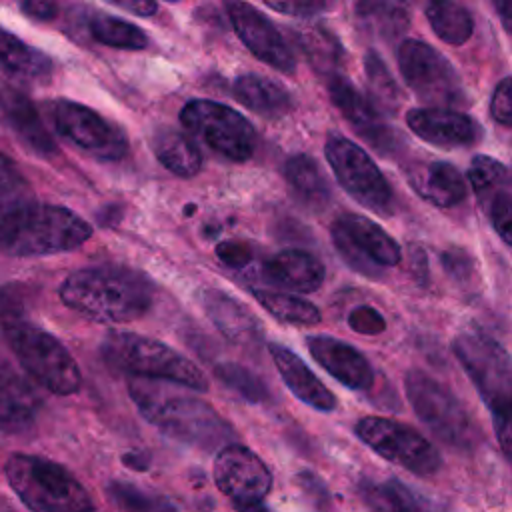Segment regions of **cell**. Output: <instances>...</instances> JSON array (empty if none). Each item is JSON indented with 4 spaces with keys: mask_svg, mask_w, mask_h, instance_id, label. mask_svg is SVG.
<instances>
[{
    "mask_svg": "<svg viewBox=\"0 0 512 512\" xmlns=\"http://www.w3.org/2000/svg\"><path fill=\"white\" fill-rule=\"evenodd\" d=\"M92 232L70 208L28 200L0 216V252L16 258L72 252L88 242Z\"/></svg>",
    "mask_w": 512,
    "mask_h": 512,
    "instance_id": "cell-3",
    "label": "cell"
},
{
    "mask_svg": "<svg viewBox=\"0 0 512 512\" xmlns=\"http://www.w3.org/2000/svg\"><path fill=\"white\" fill-rule=\"evenodd\" d=\"M100 350L110 366L130 376L168 380L196 392L208 390L204 372L160 340L134 332H108Z\"/></svg>",
    "mask_w": 512,
    "mask_h": 512,
    "instance_id": "cell-6",
    "label": "cell"
},
{
    "mask_svg": "<svg viewBox=\"0 0 512 512\" xmlns=\"http://www.w3.org/2000/svg\"><path fill=\"white\" fill-rule=\"evenodd\" d=\"M506 178V166L492 156L478 154L472 158L468 168V180L478 196L492 194Z\"/></svg>",
    "mask_w": 512,
    "mask_h": 512,
    "instance_id": "cell-40",
    "label": "cell"
},
{
    "mask_svg": "<svg viewBox=\"0 0 512 512\" xmlns=\"http://www.w3.org/2000/svg\"><path fill=\"white\" fill-rule=\"evenodd\" d=\"M404 388L416 416L438 440L458 450H470L478 442L476 422L448 386L424 370H410Z\"/></svg>",
    "mask_w": 512,
    "mask_h": 512,
    "instance_id": "cell-8",
    "label": "cell"
},
{
    "mask_svg": "<svg viewBox=\"0 0 512 512\" xmlns=\"http://www.w3.org/2000/svg\"><path fill=\"white\" fill-rule=\"evenodd\" d=\"M452 352L490 416L512 414V356L482 330H466L452 342Z\"/></svg>",
    "mask_w": 512,
    "mask_h": 512,
    "instance_id": "cell-7",
    "label": "cell"
},
{
    "mask_svg": "<svg viewBox=\"0 0 512 512\" xmlns=\"http://www.w3.org/2000/svg\"><path fill=\"white\" fill-rule=\"evenodd\" d=\"M426 20L434 34L452 46L468 42L474 32L472 12L460 0H428Z\"/></svg>",
    "mask_w": 512,
    "mask_h": 512,
    "instance_id": "cell-33",
    "label": "cell"
},
{
    "mask_svg": "<svg viewBox=\"0 0 512 512\" xmlns=\"http://www.w3.org/2000/svg\"><path fill=\"white\" fill-rule=\"evenodd\" d=\"M180 122L208 148L232 162H246L254 154V126L226 104L214 100H190L180 112Z\"/></svg>",
    "mask_w": 512,
    "mask_h": 512,
    "instance_id": "cell-10",
    "label": "cell"
},
{
    "mask_svg": "<svg viewBox=\"0 0 512 512\" xmlns=\"http://www.w3.org/2000/svg\"><path fill=\"white\" fill-rule=\"evenodd\" d=\"M312 358L340 384L350 390H370L374 384V368L368 358L348 342L334 336L314 334L306 338Z\"/></svg>",
    "mask_w": 512,
    "mask_h": 512,
    "instance_id": "cell-19",
    "label": "cell"
},
{
    "mask_svg": "<svg viewBox=\"0 0 512 512\" xmlns=\"http://www.w3.org/2000/svg\"><path fill=\"white\" fill-rule=\"evenodd\" d=\"M284 178L290 192L308 208L320 210L330 200V184L320 164L308 154L290 156L284 164Z\"/></svg>",
    "mask_w": 512,
    "mask_h": 512,
    "instance_id": "cell-29",
    "label": "cell"
},
{
    "mask_svg": "<svg viewBox=\"0 0 512 512\" xmlns=\"http://www.w3.org/2000/svg\"><path fill=\"white\" fill-rule=\"evenodd\" d=\"M174 382L128 380V394L138 412L166 436L200 450H220L234 438L232 426L202 398L176 390Z\"/></svg>",
    "mask_w": 512,
    "mask_h": 512,
    "instance_id": "cell-1",
    "label": "cell"
},
{
    "mask_svg": "<svg viewBox=\"0 0 512 512\" xmlns=\"http://www.w3.org/2000/svg\"><path fill=\"white\" fill-rule=\"evenodd\" d=\"M326 80L332 104L350 122V126L380 154H394L400 146V138L384 120V114L374 100L364 96L342 74H334Z\"/></svg>",
    "mask_w": 512,
    "mask_h": 512,
    "instance_id": "cell-17",
    "label": "cell"
},
{
    "mask_svg": "<svg viewBox=\"0 0 512 512\" xmlns=\"http://www.w3.org/2000/svg\"><path fill=\"white\" fill-rule=\"evenodd\" d=\"M232 90H234L236 100L242 106H246L252 112L262 114V116L276 118V116L290 112V108H292L290 92L282 84H278L272 78L262 76V74L238 76Z\"/></svg>",
    "mask_w": 512,
    "mask_h": 512,
    "instance_id": "cell-28",
    "label": "cell"
},
{
    "mask_svg": "<svg viewBox=\"0 0 512 512\" xmlns=\"http://www.w3.org/2000/svg\"><path fill=\"white\" fill-rule=\"evenodd\" d=\"M28 200H34L32 186L18 166L0 152V216Z\"/></svg>",
    "mask_w": 512,
    "mask_h": 512,
    "instance_id": "cell-38",
    "label": "cell"
},
{
    "mask_svg": "<svg viewBox=\"0 0 512 512\" xmlns=\"http://www.w3.org/2000/svg\"><path fill=\"white\" fill-rule=\"evenodd\" d=\"M42 408L36 388L4 358H0V428L22 430Z\"/></svg>",
    "mask_w": 512,
    "mask_h": 512,
    "instance_id": "cell-24",
    "label": "cell"
},
{
    "mask_svg": "<svg viewBox=\"0 0 512 512\" xmlns=\"http://www.w3.org/2000/svg\"><path fill=\"white\" fill-rule=\"evenodd\" d=\"M226 14L242 44L264 64L282 74H294L296 60L280 30L252 4L244 0H224Z\"/></svg>",
    "mask_w": 512,
    "mask_h": 512,
    "instance_id": "cell-16",
    "label": "cell"
},
{
    "mask_svg": "<svg viewBox=\"0 0 512 512\" xmlns=\"http://www.w3.org/2000/svg\"><path fill=\"white\" fill-rule=\"evenodd\" d=\"M268 352L272 356V362L282 376L288 390L306 406L320 410V412H332L336 410V396L330 392V388L308 368V364L294 354L290 348L282 344H268Z\"/></svg>",
    "mask_w": 512,
    "mask_h": 512,
    "instance_id": "cell-20",
    "label": "cell"
},
{
    "mask_svg": "<svg viewBox=\"0 0 512 512\" xmlns=\"http://www.w3.org/2000/svg\"><path fill=\"white\" fill-rule=\"evenodd\" d=\"M490 116L502 126H512V76L496 84L490 98Z\"/></svg>",
    "mask_w": 512,
    "mask_h": 512,
    "instance_id": "cell-45",
    "label": "cell"
},
{
    "mask_svg": "<svg viewBox=\"0 0 512 512\" xmlns=\"http://www.w3.org/2000/svg\"><path fill=\"white\" fill-rule=\"evenodd\" d=\"M492 2V6H494V10H496V14H498V18H500V22H502V26L508 30V32H512V0H490Z\"/></svg>",
    "mask_w": 512,
    "mask_h": 512,
    "instance_id": "cell-50",
    "label": "cell"
},
{
    "mask_svg": "<svg viewBox=\"0 0 512 512\" xmlns=\"http://www.w3.org/2000/svg\"><path fill=\"white\" fill-rule=\"evenodd\" d=\"M262 274L268 282L280 288L310 294L322 286L326 268L314 254L298 248H286L262 264Z\"/></svg>",
    "mask_w": 512,
    "mask_h": 512,
    "instance_id": "cell-23",
    "label": "cell"
},
{
    "mask_svg": "<svg viewBox=\"0 0 512 512\" xmlns=\"http://www.w3.org/2000/svg\"><path fill=\"white\" fill-rule=\"evenodd\" d=\"M488 218L494 232L512 246V194L504 190H494L488 202Z\"/></svg>",
    "mask_w": 512,
    "mask_h": 512,
    "instance_id": "cell-42",
    "label": "cell"
},
{
    "mask_svg": "<svg viewBox=\"0 0 512 512\" xmlns=\"http://www.w3.org/2000/svg\"><path fill=\"white\" fill-rule=\"evenodd\" d=\"M108 4L132 12L136 16H152L156 12V2L154 0H106Z\"/></svg>",
    "mask_w": 512,
    "mask_h": 512,
    "instance_id": "cell-49",
    "label": "cell"
},
{
    "mask_svg": "<svg viewBox=\"0 0 512 512\" xmlns=\"http://www.w3.org/2000/svg\"><path fill=\"white\" fill-rule=\"evenodd\" d=\"M364 72H366V82L372 92L374 104L378 108L384 106L388 110H394L400 102V92H398V86H396L392 74L388 72L384 60L374 50L366 52V56H364Z\"/></svg>",
    "mask_w": 512,
    "mask_h": 512,
    "instance_id": "cell-37",
    "label": "cell"
},
{
    "mask_svg": "<svg viewBox=\"0 0 512 512\" xmlns=\"http://www.w3.org/2000/svg\"><path fill=\"white\" fill-rule=\"evenodd\" d=\"M492 426H494V434L500 444V450L504 452L506 460L512 464V414L492 416Z\"/></svg>",
    "mask_w": 512,
    "mask_h": 512,
    "instance_id": "cell-47",
    "label": "cell"
},
{
    "mask_svg": "<svg viewBox=\"0 0 512 512\" xmlns=\"http://www.w3.org/2000/svg\"><path fill=\"white\" fill-rule=\"evenodd\" d=\"M0 70L20 80H42L52 74V60L0 26Z\"/></svg>",
    "mask_w": 512,
    "mask_h": 512,
    "instance_id": "cell-30",
    "label": "cell"
},
{
    "mask_svg": "<svg viewBox=\"0 0 512 512\" xmlns=\"http://www.w3.org/2000/svg\"><path fill=\"white\" fill-rule=\"evenodd\" d=\"M360 496L372 512H452L442 502L414 490L398 478L364 480Z\"/></svg>",
    "mask_w": 512,
    "mask_h": 512,
    "instance_id": "cell-25",
    "label": "cell"
},
{
    "mask_svg": "<svg viewBox=\"0 0 512 512\" xmlns=\"http://www.w3.org/2000/svg\"><path fill=\"white\" fill-rule=\"evenodd\" d=\"M58 294L74 312L104 324L134 322L154 302L152 282L142 272L118 264L80 268L66 276Z\"/></svg>",
    "mask_w": 512,
    "mask_h": 512,
    "instance_id": "cell-2",
    "label": "cell"
},
{
    "mask_svg": "<svg viewBox=\"0 0 512 512\" xmlns=\"http://www.w3.org/2000/svg\"><path fill=\"white\" fill-rule=\"evenodd\" d=\"M356 436L384 460L418 476H432L442 466L436 446L418 430L384 416H364L356 422Z\"/></svg>",
    "mask_w": 512,
    "mask_h": 512,
    "instance_id": "cell-12",
    "label": "cell"
},
{
    "mask_svg": "<svg viewBox=\"0 0 512 512\" xmlns=\"http://www.w3.org/2000/svg\"><path fill=\"white\" fill-rule=\"evenodd\" d=\"M214 482L218 490L238 510L248 504H260L272 488V472L256 452L242 444H226L214 458Z\"/></svg>",
    "mask_w": 512,
    "mask_h": 512,
    "instance_id": "cell-15",
    "label": "cell"
},
{
    "mask_svg": "<svg viewBox=\"0 0 512 512\" xmlns=\"http://www.w3.org/2000/svg\"><path fill=\"white\" fill-rule=\"evenodd\" d=\"M202 308L210 322L234 344L252 346L262 340V330L258 318L236 298L222 290L206 288L200 296Z\"/></svg>",
    "mask_w": 512,
    "mask_h": 512,
    "instance_id": "cell-22",
    "label": "cell"
},
{
    "mask_svg": "<svg viewBox=\"0 0 512 512\" xmlns=\"http://www.w3.org/2000/svg\"><path fill=\"white\" fill-rule=\"evenodd\" d=\"M348 326L358 332V334H364V336H376V334H382L386 330V320L384 316L372 308V306H358L354 308L348 318H346Z\"/></svg>",
    "mask_w": 512,
    "mask_h": 512,
    "instance_id": "cell-44",
    "label": "cell"
},
{
    "mask_svg": "<svg viewBox=\"0 0 512 512\" xmlns=\"http://www.w3.org/2000/svg\"><path fill=\"white\" fill-rule=\"evenodd\" d=\"M330 234L340 258L362 276L376 278L402 258L400 244L366 216L346 212L332 222Z\"/></svg>",
    "mask_w": 512,
    "mask_h": 512,
    "instance_id": "cell-13",
    "label": "cell"
},
{
    "mask_svg": "<svg viewBox=\"0 0 512 512\" xmlns=\"http://www.w3.org/2000/svg\"><path fill=\"white\" fill-rule=\"evenodd\" d=\"M0 322L12 352L38 384L58 396H70L80 388V368L70 350L54 334L28 320L14 294H2Z\"/></svg>",
    "mask_w": 512,
    "mask_h": 512,
    "instance_id": "cell-4",
    "label": "cell"
},
{
    "mask_svg": "<svg viewBox=\"0 0 512 512\" xmlns=\"http://www.w3.org/2000/svg\"><path fill=\"white\" fill-rule=\"evenodd\" d=\"M90 34L96 42L110 46V48H122V50H142L148 44L146 34L132 22L120 20L106 14H96L88 22Z\"/></svg>",
    "mask_w": 512,
    "mask_h": 512,
    "instance_id": "cell-35",
    "label": "cell"
},
{
    "mask_svg": "<svg viewBox=\"0 0 512 512\" xmlns=\"http://www.w3.org/2000/svg\"><path fill=\"white\" fill-rule=\"evenodd\" d=\"M294 484L298 486V492L310 512H332V494L318 474L300 470L294 476Z\"/></svg>",
    "mask_w": 512,
    "mask_h": 512,
    "instance_id": "cell-41",
    "label": "cell"
},
{
    "mask_svg": "<svg viewBox=\"0 0 512 512\" xmlns=\"http://www.w3.org/2000/svg\"><path fill=\"white\" fill-rule=\"evenodd\" d=\"M0 106H2L8 126L32 152H36L40 156H50L56 152L54 138L46 130L38 110L28 100V96H24L22 92H18L14 88H2L0 90Z\"/></svg>",
    "mask_w": 512,
    "mask_h": 512,
    "instance_id": "cell-26",
    "label": "cell"
},
{
    "mask_svg": "<svg viewBox=\"0 0 512 512\" xmlns=\"http://www.w3.org/2000/svg\"><path fill=\"white\" fill-rule=\"evenodd\" d=\"M214 374L224 386L252 404H264L270 400L268 386L250 368L238 362H220L214 366Z\"/></svg>",
    "mask_w": 512,
    "mask_h": 512,
    "instance_id": "cell-36",
    "label": "cell"
},
{
    "mask_svg": "<svg viewBox=\"0 0 512 512\" xmlns=\"http://www.w3.org/2000/svg\"><path fill=\"white\" fill-rule=\"evenodd\" d=\"M252 294L256 302L266 308L276 320L286 324H298V326H314L320 322V310L312 302L292 296L280 290H268V288H252Z\"/></svg>",
    "mask_w": 512,
    "mask_h": 512,
    "instance_id": "cell-34",
    "label": "cell"
},
{
    "mask_svg": "<svg viewBox=\"0 0 512 512\" xmlns=\"http://www.w3.org/2000/svg\"><path fill=\"white\" fill-rule=\"evenodd\" d=\"M108 496L126 512H176V508L162 496L148 494L128 482H112Z\"/></svg>",
    "mask_w": 512,
    "mask_h": 512,
    "instance_id": "cell-39",
    "label": "cell"
},
{
    "mask_svg": "<svg viewBox=\"0 0 512 512\" xmlns=\"http://www.w3.org/2000/svg\"><path fill=\"white\" fill-rule=\"evenodd\" d=\"M326 160L338 184L364 208L376 214H390L394 192L374 160L352 140L330 134L324 144Z\"/></svg>",
    "mask_w": 512,
    "mask_h": 512,
    "instance_id": "cell-11",
    "label": "cell"
},
{
    "mask_svg": "<svg viewBox=\"0 0 512 512\" xmlns=\"http://www.w3.org/2000/svg\"><path fill=\"white\" fill-rule=\"evenodd\" d=\"M214 252H216V258L234 272L246 274L248 270L254 268V262H256L254 248L242 240H224L216 244Z\"/></svg>",
    "mask_w": 512,
    "mask_h": 512,
    "instance_id": "cell-43",
    "label": "cell"
},
{
    "mask_svg": "<svg viewBox=\"0 0 512 512\" xmlns=\"http://www.w3.org/2000/svg\"><path fill=\"white\" fill-rule=\"evenodd\" d=\"M330 2L332 0H264V4H268L272 10L300 18L324 12L330 6Z\"/></svg>",
    "mask_w": 512,
    "mask_h": 512,
    "instance_id": "cell-46",
    "label": "cell"
},
{
    "mask_svg": "<svg viewBox=\"0 0 512 512\" xmlns=\"http://www.w3.org/2000/svg\"><path fill=\"white\" fill-rule=\"evenodd\" d=\"M22 12L34 20H52L58 14L56 0H22Z\"/></svg>",
    "mask_w": 512,
    "mask_h": 512,
    "instance_id": "cell-48",
    "label": "cell"
},
{
    "mask_svg": "<svg viewBox=\"0 0 512 512\" xmlns=\"http://www.w3.org/2000/svg\"><path fill=\"white\" fill-rule=\"evenodd\" d=\"M406 178L420 198L438 208H452L468 194L464 176L448 162H412Z\"/></svg>",
    "mask_w": 512,
    "mask_h": 512,
    "instance_id": "cell-21",
    "label": "cell"
},
{
    "mask_svg": "<svg viewBox=\"0 0 512 512\" xmlns=\"http://www.w3.org/2000/svg\"><path fill=\"white\" fill-rule=\"evenodd\" d=\"M4 474L30 512H94V502L80 480L48 458L10 454Z\"/></svg>",
    "mask_w": 512,
    "mask_h": 512,
    "instance_id": "cell-5",
    "label": "cell"
},
{
    "mask_svg": "<svg viewBox=\"0 0 512 512\" xmlns=\"http://www.w3.org/2000/svg\"><path fill=\"white\" fill-rule=\"evenodd\" d=\"M168 2H176V0H168Z\"/></svg>",
    "mask_w": 512,
    "mask_h": 512,
    "instance_id": "cell-51",
    "label": "cell"
},
{
    "mask_svg": "<svg viewBox=\"0 0 512 512\" xmlns=\"http://www.w3.org/2000/svg\"><path fill=\"white\" fill-rule=\"evenodd\" d=\"M152 150L160 164L176 176L190 178L202 168V154L194 140L174 128H158L152 136Z\"/></svg>",
    "mask_w": 512,
    "mask_h": 512,
    "instance_id": "cell-31",
    "label": "cell"
},
{
    "mask_svg": "<svg viewBox=\"0 0 512 512\" xmlns=\"http://www.w3.org/2000/svg\"><path fill=\"white\" fill-rule=\"evenodd\" d=\"M406 124L418 138L442 148L470 146L482 138L480 124L452 108H414L406 114Z\"/></svg>",
    "mask_w": 512,
    "mask_h": 512,
    "instance_id": "cell-18",
    "label": "cell"
},
{
    "mask_svg": "<svg viewBox=\"0 0 512 512\" xmlns=\"http://www.w3.org/2000/svg\"><path fill=\"white\" fill-rule=\"evenodd\" d=\"M294 42L306 56L308 64L324 78L338 74L344 58V48L338 38L324 26L312 24L294 30Z\"/></svg>",
    "mask_w": 512,
    "mask_h": 512,
    "instance_id": "cell-32",
    "label": "cell"
},
{
    "mask_svg": "<svg viewBox=\"0 0 512 512\" xmlns=\"http://www.w3.org/2000/svg\"><path fill=\"white\" fill-rule=\"evenodd\" d=\"M398 68L408 88L428 106H464L466 94L452 64L430 44L408 38L398 48Z\"/></svg>",
    "mask_w": 512,
    "mask_h": 512,
    "instance_id": "cell-9",
    "label": "cell"
},
{
    "mask_svg": "<svg viewBox=\"0 0 512 512\" xmlns=\"http://www.w3.org/2000/svg\"><path fill=\"white\" fill-rule=\"evenodd\" d=\"M412 4L414 0H358L356 18L368 34L390 42L408 28Z\"/></svg>",
    "mask_w": 512,
    "mask_h": 512,
    "instance_id": "cell-27",
    "label": "cell"
},
{
    "mask_svg": "<svg viewBox=\"0 0 512 512\" xmlns=\"http://www.w3.org/2000/svg\"><path fill=\"white\" fill-rule=\"evenodd\" d=\"M46 110L54 130L84 154L104 162H116L126 156V134L92 108L58 98L48 102Z\"/></svg>",
    "mask_w": 512,
    "mask_h": 512,
    "instance_id": "cell-14",
    "label": "cell"
}]
</instances>
